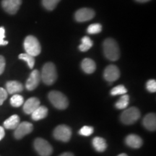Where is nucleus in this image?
<instances>
[{
    "instance_id": "1",
    "label": "nucleus",
    "mask_w": 156,
    "mask_h": 156,
    "mask_svg": "<svg viewBox=\"0 0 156 156\" xmlns=\"http://www.w3.org/2000/svg\"><path fill=\"white\" fill-rule=\"evenodd\" d=\"M105 56L111 61H116L120 56L119 48L116 41L112 38H107L103 44Z\"/></svg>"
},
{
    "instance_id": "2",
    "label": "nucleus",
    "mask_w": 156,
    "mask_h": 156,
    "mask_svg": "<svg viewBox=\"0 0 156 156\" xmlns=\"http://www.w3.org/2000/svg\"><path fill=\"white\" fill-rule=\"evenodd\" d=\"M41 78L47 85H51L55 83L57 79V73L55 65L52 62H47L42 68Z\"/></svg>"
},
{
    "instance_id": "3",
    "label": "nucleus",
    "mask_w": 156,
    "mask_h": 156,
    "mask_svg": "<svg viewBox=\"0 0 156 156\" xmlns=\"http://www.w3.org/2000/svg\"><path fill=\"white\" fill-rule=\"evenodd\" d=\"M24 48L27 54L33 56H36L40 54L41 51V46L40 43L36 37L28 36L24 41Z\"/></svg>"
},
{
    "instance_id": "4",
    "label": "nucleus",
    "mask_w": 156,
    "mask_h": 156,
    "mask_svg": "<svg viewBox=\"0 0 156 156\" xmlns=\"http://www.w3.org/2000/svg\"><path fill=\"white\" fill-rule=\"evenodd\" d=\"M48 99L52 105L56 108L59 110H64L67 108L69 104L67 98L63 93L58 91H51L48 93Z\"/></svg>"
},
{
    "instance_id": "5",
    "label": "nucleus",
    "mask_w": 156,
    "mask_h": 156,
    "mask_svg": "<svg viewBox=\"0 0 156 156\" xmlns=\"http://www.w3.org/2000/svg\"><path fill=\"white\" fill-rule=\"evenodd\" d=\"M140 118V112L136 107H130L121 114V121L125 124H132L135 123Z\"/></svg>"
},
{
    "instance_id": "6",
    "label": "nucleus",
    "mask_w": 156,
    "mask_h": 156,
    "mask_svg": "<svg viewBox=\"0 0 156 156\" xmlns=\"http://www.w3.org/2000/svg\"><path fill=\"white\" fill-rule=\"evenodd\" d=\"M34 147L41 156H50L53 153V147L46 140L36 138L34 141Z\"/></svg>"
},
{
    "instance_id": "7",
    "label": "nucleus",
    "mask_w": 156,
    "mask_h": 156,
    "mask_svg": "<svg viewBox=\"0 0 156 156\" xmlns=\"http://www.w3.org/2000/svg\"><path fill=\"white\" fill-rule=\"evenodd\" d=\"M72 136V130L67 125H58L54 130V136L59 141L67 142L69 141Z\"/></svg>"
},
{
    "instance_id": "8",
    "label": "nucleus",
    "mask_w": 156,
    "mask_h": 156,
    "mask_svg": "<svg viewBox=\"0 0 156 156\" xmlns=\"http://www.w3.org/2000/svg\"><path fill=\"white\" fill-rule=\"evenodd\" d=\"M34 129V126L30 122H23L20 123L18 126L15 129V137L17 140L22 139L23 136L30 134Z\"/></svg>"
},
{
    "instance_id": "9",
    "label": "nucleus",
    "mask_w": 156,
    "mask_h": 156,
    "mask_svg": "<svg viewBox=\"0 0 156 156\" xmlns=\"http://www.w3.org/2000/svg\"><path fill=\"white\" fill-rule=\"evenodd\" d=\"M94 16L95 12L92 9L89 8H82L78 9L75 15V20L80 23L90 20Z\"/></svg>"
},
{
    "instance_id": "10",
    "label": "nucleus",
    "mask_w": 156,
    "mask_h": 156,
    "mask_svg": "<svg viewBox=\"0 0 156 156\" xmlns=\"http://www.w3.org/2000/svg\"><path fill=\"white\" fill-rule=\"evenodd\" d=\"M22 4V0H2V6L9 14L15 15Z\"/></svg>"
},
{
    "instance_id": "11",
    "label": "nucleus",
    "mask_w": 156,
    "mask_h": 156,
    "mask_svg": "<svg viewBox=\"0 0 156 156\" xmlns=\"http://www.w3.org/2000/svg\"><path fill=\"white\" fill-rule=\"evenodd\" d=\"M41 80V73H39L38 70H34L30 73L28 80L26 82V84H25L26 89L28 90H34L38 87Z\"/></svg>"
},
{
    "instance_id": "12",
    "label": "nucleus",
    "mask_w": 156,
    "mask_h": 156,
    "mask_svg": "<svg viewBox=\"0 0 156 156\" xmlns=\"http://www.w3.org/2000/svg\"><path fill=\"white\" fill-rule=\"evenodd\" d=\"M105 80L108 82H114L120 77V72L119 68L115 65H109L104 70L103 73Z\"/></svg>"
},
{
    "instance_id": "13",
    "label": "nucleus",
    "mask_w": 156,
    "mask_h": 156,
    "mask_svg": "<svg viewBox=\"0 0 156 156\" xmlns=\"http://www.w3.org/2000/svg\"><path fill=\"white\" fill-rule=\"evenodd\" d=\"M38 106H40V101L37 98H30L23 104V111L25 114H31Z\"/></svg>"
},
{
    "instance_id": "14",
    "label": "nucleus",
    "mask_w": 156,
    "mask_h": 156,
    "mask_svg": "<svg viewBox=\"0 0 156 156\" xmlns=\"http://www.w3.org/2000/svg\"><path fill=\"white\" fill-rule=\"evenodd\" d=\"M125 142L129 147L132 148H140L142 145V140L140 136L131 134L128 135L125 139Z\"/></svg>"
},
{
    "instance_id": "15",
    "label": "nucleus",
    "mask_w": 156,
    "mask_h": 156,
    "mask_svg": "<svg viewBox=\"0 0 156 156\" xmlns=\"http://www.w3.org/2000/svg\"><path fill=\"white\" fill-rule=\"evenodd\" d=\"M6 90L9 94H15L17 93L22 92L23 85L22 83L17 81H9L6 83Z\"/></svg>"
},
{
    "instance_id": "16",
    "label": "nucleus",
    "mask_w": 156,
    "mask_h": 156,
    "mask_svg": "<svg viewBox=\"0 0 156 156\" xmlns=\"http://www.w3.org/2000/svg\"><path fill=\"white\" fill-rule=\"evenodd\" d=\"M143 125L150 131H155L156 129V116L155 114H148L144 117Z\"/></svg>"
},
{
    "instance_id": "17",
    "label": "nucleus",
    "mask_w": 156,
    "mask_h": 156,
    "mask_svg": "<svg viewBox=\"0 0 156 156\" xmlns=\"http://www.w3.org/2000/svg\"><path fill=\"white\" fill-rule=\"evenodd\" d=\"M82 69L87 74H92L96 69V64L93 59L89 58H84L81 63Z\"/></svg>"
},
{
    "instance_id": "18",
    "label": "nucleus",
    "mask_w": 156,
    "mask_h": 156,
    "mask_svg": "<svg viewBox=\"0 0 156 156\" xmlns=\"http://www.w3.org/2000/svg\"><path fill=\"white\" fill-rule=\"evenodd\" d=\"M48 115V108L46 106H40L31 114V118L34 121L41 120Z\"/></svg>"
},
{
    "instance_id": "19",
    "label": "nucleus",
    "mask_w": 156,
    "mask_h": 156,
    "mask_svg": "<svg viewBox=\"0 0 156 156\" xmlns=\"http://www.w3.org/2000/svg\"><path fill=\"white\" fill-rule=\"evenodd\" d=\"M92 144L93 147L98 152H103L106 151V149L107 148V144L106 140L102 137H100V136H96V137L93 138Z\"/></svg>"
},
{
    "instance_id": "20",
    "label": "nucleus",
    "mask_w": 156,
    "mask_h": 156,
    "mask_svg": "<svg viewBox=\"0 0 156 156\" xmlns=\"http://www.w3.org/2000/svg\"><path fill=\"white\" fill-rule=\"evenodd\" d=\"M20 123V117L17 115L15 114L5 120V122H4V126L9 129H15L18 126Z\"/></svg>"
},
{
    "instance_id": "21",
    "label": "nucleus",
    "mask_w": 156,
    "mask_h": 156,
    "mask_svg": "<svg viewBox=\"0 0 156 156\" xmlns=\"http://www.w3.org/2000/svg\"><path fill=\"white\" fill-rule=\"evenodd\" d=\"M81 44L80 45L79 49L81 51L85 52L87 51V50H89L90 48L93 46V43L90 38L87 36H85L82 38L81 40Z\"/></svg>"
},
{
    "instance_id": "22",
    "label": "nucleus",
    "mask_w": 156,
    "mask_h": 156,
    "mask_svg": "<svg viewBox=\"0 0 156 156\" xmlns=\"http://www.w3.org/2000/svg\"><path fill=\"white\" fill-rule=\"evenodd\" d=\"M129 102V96L126 94L122 95L119 100L116 103L115 106L118 109H125L128 106Z\"/></svg>"
},
{
    "instance_id": "23",
    "label": "nucleus",
    "mask_w": 156,
    "mask_h": 156,
    "mask_svg": "<svg viewBox=\"0 0 156 156\" xmlns=\"http://www.w3.org/2000/svg\"><path fill=\"white\" fill-rule=\"evenodd\" d=\"M20 59H22L23 61H25L28 64V67L30 69H33L34 67L35 64V58L34 56L30 55V54L25 53V54H21L19 55Z\"/></svg>"
},
{
    "instance_id": "24",
    "label": "nucleus",
    "mask_w": 156,
    "mask_h": 156,
    "mask_svg": "<svg viewBox=\"0 0 156 156\" xmlns=\"http://www.w3.org/2000/svg\"><path fill=\"white\" fill-rule=\"evenodd\" d=\"M10 103L13 107H20L24 103V98L22 95L15 94L11 98Z\"/></svg>"
},
{
    "instance_id": "25",
    "label": "nucleus",
    "mask_w": 156,
    "mask_h": 156,
    "mask_svg": "<svg viewBox=\"0 0 156 156\" xmlns=\"http://www.w3.org/2000/svg\"><path fill=\"white\" fill-rule=\"evenodd\" d=\"M61 0H42L43 6L48 10L51 11L55 8Z\"/></svg>"
},
{
    "instance_id": "26",
    "label": "nucleus",
    "mask_w": 156,
    "mask_h": 156,
    "mask_svg": "<svg viewBox=\"0 0 156 156\" xmlns=\"http://www.w3.org/2000/svg\"><path fill=\"white\" fill-rule=\"evenodd\" d=\"M127 93V90L126 87L122 85H117V86L114 87L111 90V95H124Z\"/></svg>"
},
{
    "instance_id": "27",
    "label": "nucleus",
    "mask_w": 156,
    "mask_h": 156,
    "mask_svg": "<svg viewBox=\"0 0 156 156\" xmlns=\"http://www.w3.org/2000/svg\"><path fill=\"white\" fill-rule=\"evenodd\" d=\"M102 30V26L99 23H95V24H92L89 25L87 28V32L89 34H97L101 32Z\"/></svg>"
},
{
    "instance_id": "28",
    "label": "nucleus",
    "mask_w": 156,
    "mask_h": 156,
    "mask_svg": "<svg viewBox=\"0 0 156 156\" xmlns=\"http://www.w3.org/2000/svg\"><path fill=\"white\" fill-rule=\"evenodd\" d=\"M94 132V129L92 126H84L82 127L79 131V134L82 136H88L90 135H91Z\"/></svg>"
},
{
    "instance_id": "29",
    "label": "nucleus",
    "mask_w": 156,
    "mask_h": 156,
    "mask_svg": "<svg viewBox=\"0 0 156 156\" xmlns=\"http://www.w3.org/2000/svg\"><path fill=\"white\" fill-rule=\"evenodd\" d=\"M146 88L149 92L155 93L156 91V81L155 80H150L146 84Z\"/></svg>"
},
{
    "instance_id": "30",
    "label": "nucleus",
    "mask_w": 156,
    "mask_h": 156,
    "mask_svg": "<svg viewBox=\"0 0 156 156\" xmlns=\"http://www.w3.org/2000/svg\"><path fill=\"white\" fill-rule=\"evenodd\" d=\"M5 30L3 27H0V46H5L8 44V41L5 40Z\"/></svg>"
},
{
    "instance_id": "31",
    "label": "nucleus",
    "mask_w": 156,
    "mask_h": 156,
    "mask_svg": "<svg viewBox=\"0 0 156 156\" xmlns=\"http://www.w3.org/2000/svg\"><path fill=\"white\" fill-rule=\"evenodd\" d=\"M7 98V92L5 89L0 87V106L3 104L4 101Z\"/></svg>"
},
{
    "instance_id": "32",
    "label": "nucleus",
    "mask_w": 156,
    "mask_h": 156,
    "mask_svg": "<svg viewBox=\"0 0 156 156\" xmlns=\"http://www.w3.org/2000/svg\"><path fill=\"white\" fill-rule=\"evenodd\" d=\"M5 65L6 62L5 58L2 56H0V75H2L4 73V71H5Z\"/></svg>"
},
{
    "instance_id": "33",
    "label": "nucleus",
    "mask_w": 156,
    "mask_h": 156,
    "mask_svg": "<svg viewBox=\"0 0 156 156\" xmlns=\"http://www.w3.org/2000/svg\"><path fill=\"white\" fill-rule=\"evenodd\" d=\"M5 129L2 126H0V140H2L5 136Z\"/></svg>"
},
{
    "instance_id": "34",
    "label": "nucleus",
    "mask_w": 156,
    "mask_h": 156,
    "mask_svg": "<svg viewBox=\"0 0 156 156\" xmlns=\"http://www.w3.org/2000/svg\"><path fill=\"white\" fill-rule=\"evenodd\" d=\"M59 156H74V155L71 153H64L62 154V155H60Z\"/></svg>"
},
{
    "instance_id": "35",
    "label": "nucleus",
    "mask_w": 156,
    "mask_h": 156,
    "mask_svg": "<svg viewBox=\"0 0 156 156\" xmlns=\"http://www.w3.org/2000/svg\"><path fill=\"white\" fill-rule=\"evenodd\" d=\"M136 2H138L143 3V2H147L151 1V0H136Z\"/></svg>"
},
{
    "instance_id": "36",
    "label": "nucleus",
    "mask_w": 156,
    "mask_h": 156,
    "mask_svg": "<svg viewBox=\"0 0 156 156\" xmlns=\"http://www.w3.org/2000/svg\"><path fill=\"white\" fill-rule=\"evenodd\" d=\"M118 156H128V155L125 153H122V154H120V155H119Z\"/></svg>"
}]
</instances>
